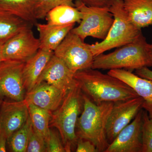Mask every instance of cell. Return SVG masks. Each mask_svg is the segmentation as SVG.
<instances>
[{
    "label": "cell",
    "instance_id": "6da1fadb",
    "mask_svg": "<svg viewBox=\"0 0 152 152\" xmlns=\"http://www.w3.org/2000/svg\"><path fill=\"white\" fill-rule=\"evenodd\" d=\"M74 77L82 91L96 104L115 102L139 96L125 82L97 69L91 68L78 71Z\"/></svg>",
    "mask_w": 152,
    "mask_h": 152
},
{
    "label": "cell",
    "instance_id": "7a4b0ae2",
    "mask_svg": "<svg viewBox=\"0 0 152 152\" xmlns=\"http://www.w3.org/2000/svg\"><path fill=\"white\" fill-rule=\"evenodd\" d=\"M83 108L76 127L78 138L93 143L99 152H105L109 145L106 134V126L113 106V102L96 104L83 94Z\"/></svg>",
    "mask_w": 152,
    "mask_h": 152
},
{
    "label": "cell",
    "instance_id": "3957f363",
    "mask_svg": "<svg viewBox=\"0 0 152 152\" xmlns=\"http://www.w3.org/2000/svg\"><path fill=\"white\" fill-rule=\"evenodd\" d=\"M151 66L150 44L142 33L134 41L115 51L94 57L92 69L109 70L124 69L131 71Z\"/></svg>",
    "mask_w": 152,
    "mask_h": 152
},
{
    "label": "cell",
    "instance_id": "277c9868",
    "mask_svg": "<svg viewBox=\"0 0 152 152\" xmlns=\"http://www.w3.org/2000/svg\"><path fill=\"white\" fill-rule=\"evenodd\" d=\"M83 94L77 82L68 91L60 107L52 114L50 123L58 131L66 152L72 151L77 145L76 125L83 108Z\"/></svg>",
    "mask_w": 152,
    "mask_h": 152
},
{
    "label": "cell",
    "instance_id": "5b68a950",
    "mask_svg": "<svg viewBox=\"0 0 152 152\" xmlns=\"http://www.w3.org/2000/svg\"><path fill=\"white\" fill-rule=\"evenodd\" d=\"M109 9L114 21L107 35L100 42L89 44L94 57L132 42L142 33L141 30L136 27L130 21L124 9L123 0H115Z\"/></svg>",
    "mask_w": 152,
    "mask_h": 152
},
{
    "label": "cell",
    "instance_id": "8992f818",
    "mask_svg": "<svg viewBox=\"0 0 152 152\" xmlns=\"http://www.w3.org/2000/svg\"><path fill=\"white\" fill-rule=\"evenodd\" d=\"M75 4L82 17L80 25L71 31L83 41L89 37L104 39L114 21L109 8L88 7L79 0H75Z\"/></svg>",
    "mask_w": 152,
    "mask_h": 152
},
{
    "label": "cell",
    "instance_id": "52a82bcc",
    "mask_svg": "<svg viewBox=\"0 0 152 152\" xmlns=\"http://www.w3.org/2000/svg\"><path fill=\"white\" fill-rule=\"evenodd\" d=\"M54 54L74 74L92 68L94 58L89 44L71 31L55 50Z\"/></svg>",
    "mask_w": 152,
    "mask_h": 152
},
{
    "label": "cell",
    "instance_id": "ba28073f",
    "mask_svg": "<svg viewBox=\"0 0 152 152\" xmlns=\"http://www.w3.org/2000/svg\"><path fill=\"white\" fill-rule=\"evenodd\" d=\"M25 62L14 60L0 62V97L14 101L25 99L23 75Z\"/></svg>",
    "mask_w": 152,
    "mask_h": 152
},
{
    "label": "cell",
    "instance_id": "9c48e42d",
    "mask_svg": "<svg viewBox=\"0 0 152 152\" xmlns=\"http://www.w3.org/2000/svg\"><path fill=\"white\" fill-rule=\"evenodd\" d=\"M143 100L140 96L114 102L106 126V134L109 144L143 109Z\"/></svg>",
    "mask_w": 152,
    "mask_h": 152
},
{
    "label": "cell",
    "instance_id": "30bf717a",
    "mask_svg": "<svg viewBox=\"0 0 152 152\" xmlns=\"http://www.w3.org/2000/svg\"><path fill=\"white\" fill-rule=\"evenodd\" d=\"M32 27L22 30L3 45V60H14L26 62L40 49L39 40L34 35Z\"/></svg>",
    "mask_w": 152,
    "mask_h": 152
},
{
    "label": "cell",
    "instance_id": "8fae6325",
    "mask_svg": "<svg viewBox=\"0 0 152 152\" xmlns=\"http://www.w3.org/2000/svg\"><path fill=\"white\" fill-rule=\"evenodd\" d=\"M143 113L142 109L133 121L124 128L109 144L105 152H142Z\"/></svg>",
    "mask_w": 152,
    "mask_h": 152
},
{
    "label": "cell",
    "instance_id": "7c38bea8",
    "mask_svg": "<svg viewBox=\"0 0 152 152\" xmlns=\"http://www.w3.org/2000/svg\"><path fill=\"white\" fill-rule=\"evenodd\" d=\"M74 75L66 64L53 54L39 77L36 86L45 82L67 93L77 83Z\"/></svg>",
    "mask_w": 152,
    "mask_h": 152
},
{
    "label": "cell",
    "instance_id": "4fadbf2b",
    "mask_svg": "<svg viewBox=\"0 0 152 152\" xmlns=\"http://www.w3.org/2000/svg\"><path fill=\"white\" fill-rule=\"evenodd\" d=\"M29 116L28 104L26 100L3 101L0 111V125L7 140L24 124Z\"/></svg>",
    "mask_w": 152,
    "mask_h": 152
},
{
    "label": "cell",
    "instance_id": "5bb4252c",
    "mask_svg": "<svg viewBox=\"0 0 152 152\" xmlns=\"http://www.w3.org/2000/svg\"><path fill=\"white\" fill-rule=\"evenodd\" d=\"M66 94L56 87L42 82L26 93L25 99L28 103L52 112L60 107Z\"/></svg>",
    "mask_w": 152,
    "mask_h": 152
},
{
    "label": "cell",
    "instance_id": "9a60e30c",
    "mask_svg": "<svg viewBox=\"0 0 152 152\" xmlns=\"http://www.w3.org/2000/svg\"><path fill=\"white\" fill-rule=\"evenodd\" d=\"M107 74L127 84L143 100L142 109L152 118V80L143 78L124 69L110 70Z\"/></svg>",
    "mask_w": 152,
    "mask_h": 152
},
{
    "label": "cell",
    "instance_id": "2e32d148",
    "mask_svg": "<svg viewBox=\"0 0 152 152\" xmlns=\"http://www.w3.org/2000/svg\"><path fill=\"white\" fill-rule=\"evenodd\" d=\"M53 54V51L40 49L25 62L23 76L26 93L35 86L39 77Z\"/></svg>",
    "mask_w": 152,
    "mask_h": 152
},
{
    "label": "cell",
    "instance_id": "e0dca14e",
    "mask_svg": "<svg viewBox=\"0 0 152 152\" xmlns=\"http://www.w3.org/2000/svg\"><path fill=\"white\" fill-rule=\"evenodd\" d=\"M75 24L55 25L37 23L36 25L39 34L40 49L54 51Z\"/></svg>",
    "mask_w": 152,
    "mask_h": 152
},
{
    "label": "cell",
    "instance_id": "ac0fdd59",
    "mask_svg": "<svg viewBox=\"0 0 152 152\" xmlns=\"http://www.w3.org/2000/svg\"><path fill=\"white\" fill-rule=\"evenodd\" d=\"M131 23L141 30L152 25V0H123Z\"/></svg>",
    "mask_w": 152,
    "mask_h": 152
},
{
    "label": "cell",
    "instance_id": "d6986e66",
    "mask_svg": "<svg viewBox=\"0 0 152 152\" xmlns=\"http://www.w3.org/2000/svg\"><path fill=\"white\" fill-rule=\"evenodd\" d=\"M38 0H0V10L15 15L33 25L37 20L35 11Z\"/></svg>",
    "mask_w": 152,
    "mask_h": 152
},
{
    "label": "cell",
    "instance_id": "ffe728a7",
    "mask_svg": "<svg viewBox=\"0 0 152 152\" xmlns=\"http://www.w3.org/2000/svg\"><path fill=\"white\" fill-rule=\"evenodd\" d=\"M82 17L81 12L75 7L61 5L49 11L45 19L49 24L66 25L80 23Z\"/></svg>",
    "mask_w": 152,
    "mask_h": 152
},
{
    "label": "cell",
    "instance_id": "44dd1931",
    "mask_svg": "<svg viewBox=\"0 0 152 152\" xmlns=\"http://www.w3.org/2000/svg\"><path fill=\"white\" fill-rule=\"evenodd\" d=\"M32 26L19 17L0 10V42H5L22 30Z\"/></svg>",
    "mask_w": 152,
    "mask_h": 152
},
{
    "label": "cell",
    "instance_id": "7402d4cb",
    "mask_svg": "<svg viewBox=\"0 0 152 152\" xmlns=\"http://www.w3.org/2000/svg\"><path fill=\"white\" fill-rule=\"evenodd\" d=\"M28 104L31 124L35 130L40 134L46 141L50 132L49 124L51 118V112L41 108L32 104Z\"/></svg>",
    "mask_w": 152,
    "mask_h": 152
},
{
    "label": "cell",
    "instance_id": "603a6c76",
    "mask_svg": "<svg viewBox=\"0 0 152 152\" xmlns=\"http://www.w3.org/2000/svg\"><path fill=\"white\" fill-rule=\"evenodd\" d=\"M31 125V123L29 116L24 124L8 139V143L12 151L26 152Z\"/></svg>",
    "mask_w": 152,
    "mask_h": 152
},
{
    "label": "cell",
    "instance_id": "cb8c5ba5",
    "mask_svg": "<svg viewBox=\"0 0 152 152\" xmlns=\"http://www.w3.org/2000/svg\"><path fill=\"white\" fill-rule=\"evenodd\" d=\"M75 0H38L35 11L36 19L37 20L45 19L49 11L59 6L75 7Z\"/></svg>",
    "mask_w": 152,
    "mask_h": 152
},
{
    "label": "cell",
    "instance_id": "d4e9b609",
    "mask_svg": "<svg viewBox=\"0 0 152 152\" xmlns=\"http://www.w3.org/2000/svg\"><path fill=\"white\" fill-rule=\"evenodd\" d=\"M26 152H47V144L45 140L40 134L35 130L32 124L30 128Z\"/></svg>",
    "mask_w": 152,
    "mask_h": 152
},
{
    "label": "cell",
    "instance_id": "484cf974",
    "mask_svg": "<svg viewBox=\"0 0 152 152\" xmlns=\"http://www.w3.org/2000/svg\"><path fill=\"white\" fill-rule=\"evenodd\" d=\"M142 148V152H152V118L146 111L143 113Z\"/></svg>",
    "mask_w": 152,
    "mask_h": 152
},
{
    "label": "cell",
    "instance_id": "4316f807",
    "mask_svg": "<svg viewBox=\"0 0 152 152\" xmlns=\"http://www.w3.org/2000/svg\"><path fill=\"white\" fill-rule=\"evenodd\" d=\"M47 152H66L61 139L56 132L50 129L46 140Z\"/></svg>",
    "mask_w": 152,
    "mask_h": 152
},
{
    "label": "cell",
    "instance_id": "83f0119b",
    "mask_svg": "<svg viewBox=\"0 0 152 152\" xmlns=\"http://www.w3.org/2000/svg\"><path fill=\"white\" fill-rule=\"evenodd\" d=\"M77 152H99L97 148L93 143L81 138H78L76 145Z\"/></svg>",
    "mask_w": 152,
    "mask_h": 152
},
{
    "label": "cell",
    "instance_id": "f1b7e54d",
    "mask_svg": "<svg viewBox=\"0 0 152 152\" xmlns=\"http://www.w3.org/2000/svg\"><path fill=\"white\" fill-rule=\"evenodd\" d=\"M88 7L110 8L115 0H79Z\"/></svg>",
    "mask_w": 152,
    "mask_h": 152
},
{
    "label": "cell",
    "instance_id": "f546056e",
    "mask_svg": "<svg viewBox=\"0 0 152 152\" xmlns=\"http://www.w3.org/2000/svg\"><path fill=\"white\" fill-rule=\"evenodd\" d=\"M135 73L137 75L142 78L152 80V70L148 67H144L136 70Z\"/></svg>",
    "mask_w": 152,
    "mask_h": 152
},
{
    "label": "cell",
    "instance_id": "4dcf8cb0",
    "mask_svg": "<svg viewBox=\"0 0 152 152\" xmlns=\"http://www.w3.org/2000/svg\"><path fill=\"white\" fill-rule=\"evenodd\" d=\"M7 138L5 133L1 130L0 131V152L7 151L6 145L7 142Z\"/></svg>",
    "mask_w": 152,
    "mask_h": 152
},
{
    "label": "cell",
    "instance_id": "1f68e13d",
    "mask_svg": "<svg viewBox=\"0 0 152 152\" xmlns=\"http://www.w3.org/2000/svg\"><path fill=\"white\" fill-rule=\"evenodd\" d=\"M5 42H0V62L3 61L2 56V49L3 45Z\"/></svg>",
    "mask_w": 152,
    "mask_h": 152
},
{
    "label": "cell",
    "instance_id": "d6a6232c",
    "mask_svg": "<svg viewBox=\"0 0 152 152\" xmlns=\"http://www.w3.org/2000/svg\"><path fill=\"white\" fill-rule=\"evenodd\" d=\"M150 56L152 63V42L151 44H150Z\"/></svg>",
    "mask_w": 152,
    "mask_h": 152
},
{
    "label": "cell",
    "instance_id": "836d02e7",
    "mask_svg": "<svg viewBox=\"0 0 152 152\" xmlns=\"http://www.w3.org/2000/svg\"><path fill=\"white\" fill-rule=\"evenodd\" d=\"M3 102V99L0 97V111H1V107Z\"/></svg>",
    "mask_w": 152,
    "mask_h": 152
},
{
    "label": "cell",
    "instance_id": "e575fe53",
    "mask_svg": "<svg viewBox=\"0 0 152 152\" xmlns=\"http://www.w3.org/2000/svg\"><path fill=\"white\" fill-rule=\"evenodd\" d=\"M0 131H1V125H0Z\"/></svg>",
    "mask_w": 152,
    "mask_h": 152
}]
</instances>
